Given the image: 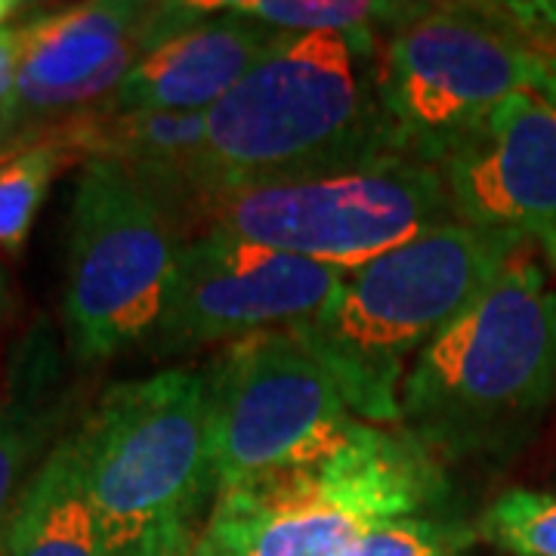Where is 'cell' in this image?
I'll return each instance as SVG.
<instances>
[{"mask_svg":"<svg viewBox=\"0 0 556 556\" xmlns=\"http://www.w3.org/2000/svg\"><path fill=\"white\" fill-rule=\"evenodd\" d=\"M383 38L288 35L281 40L204 115V207L236 189L325 177L402 155L380 109Z\"/></svg>","mask_w":556,"mask_h":556,"instance_id":"cell-1","label":"cell"},{"mask_svg":"<svg viewBox=\"0 0 556 556\" xmlns=\"http://www.w3.org/2000/svg\"><path fill=\"white\" fill-rule=\"evenodd\" d=\"M556 399V294L519 257L412 362L399 430L437 460H501L535 437Z\"/></svg>","mask_w":556,"mask_h":556,"instance_id":"cell-2","label":"cell"},{"mask_svg":"<svg viewBox=\"0 0 556 556\" xmlns=\"http://www.w3.org/2000/svg\"><path fill=\"white\" fill-rule=\"evenodd\" d=\"M526 251L510 236L452 219L346 273L338 298L291 331L338 380L350 415L399 427L412 362Z\"/></svg>","mask_w":556,"mask_h":556,"instance_id":"cell-3","label":"cell"},{"mask_svg":"<svg viewBox=\"0 0 556 556\" xmlns=\"http://www.w3.org/2000/svg\"><path fill=\"white\" fill-rule=\"evenodd\" d=\"M445 497L437 457L356 417L328 455L219 489L192 556H350L380 522L442 510Z\"/></svg>","mask_w":556,"mask_h":556,"instance_id":"cell-4","label":"cell"},{"mask_svg":"<svg viewBox=\"0 0 556 556\" xmlns=\"http://www.w3.org/2000/svg\"><path fill=\"white\" fill-rule=\"evenodd\" d=\"M554 60L507 3H424L380 43V109L399 152L442 164L497 105L547 97Z\"/></svg>","mask_w":556,"mask_h":556,"instance_id":"cell-5","label":"cell"},{"mask_svg":"<svg viewBox=\"0 0 556 556\" xmlns=\"http://www.w3.org/2000/svg\"><path fill=\"white\" fill-rule=\"evenodd\" d=\"M189 239L177 211L118 161L80 164L62 294L65 350L75 365H102L152 343Z\"/></svg>","mask_w":556,"mask_h":556,"instance_id":"cell-6","label":"cell"},{"mask_svg":"<svg viewBox=\"0 0 556 556\" xmlns=\"http://www.w3.org/2000/svg\"><path fill=\"white\" fill-rule=\"evenodd\" d=\"M75 439L115 556H137L161 526L195 519L214 492L204 368L109 387Z\"/></svg>","mask_w":556,"mask_h":556,"instance_id":"cell-7","label":"cell"},{"mask_svg":"<svg viewBox=\"0 0 556 556\" xmlns=\"http://www.w3.org/2000/svg\"><path fill=\"white\" fill-rule=\"evenodd\" d=\"M452 219L455 207L437 164L396 155L226 192L204 207L199 232L211 229L353 273Z\"/></svg>","mask_w":556,"mask_h":556,"instance_id":"cell-8","label":"cell"},{"mask_svg":"<svg viewBox=\"0 0 556 556\" xmlns=\"http://www.w3.org/2000/svg\"><path fill=\"white\" fill-rule=\"evenodd\" d=\"M204 375L214 495L328 455L356 420L338 380L291 328L229 343Z\"/></svg>","mask_w":556,"mask_h":556,"instance_id":"cell-9","label":"cell"},{"mask_svg":"<svg viewBox=\"0 0 556 556\" xmlns=\"http://www.w3.org/2000/svg\"><path fill=\"white\" fill-rule=\"evenodd\" d=\"M214 13V3L93 0L25 22L20 78L0 105V161L100 115L159 43Z\"/></svg>","mask_w":556,"mask_h":556,"instance_id":"cell-10","label":"cell"},{"mask_svg":"<svg viewBox=\"0 0 556 556\" xmlns=\"http://www.w3.org/2000/svg\"><path fill=\"white\" fill-rule=\"evenodd\" d=\"M343 278L334 266L201 229L179 251L149 350L177 356L291 328L338 298Z\"/></svg>","mask_w":556,"mask_h":556,"instance_id":"cell-11","label":"cell"},{"mask_svg":"<svg viewBox=\"0 0 556 556\" xmlns=\"http://www.w3.org/2000/svg\"><path fill=\"white\" fill-rule=\"evenodd\" d=\"M455 217L538 248L556 266V105L517 93L439 164Z\"/></svg>","mask_w":556,"mask_h":556,"instance_id":"cell-12","label":"cell"},{"mask_svg":"<svg viewBox=\"0 0 556 556\" xmlns=\"http://www.w3.org/2000/svg\"><path fill=\"white\" fill-rule=\"evenodd\" d=\"M285 38V31L214 3L207 20L142 56L102 112L207 115Z\"/></svg>","mask_w":556,"mask_h":556,"instance_id":"cell-13","label":"cell"},{"mask_svg":"<svg viewBox=\"0 0 556 556\" xmlns=\"http://www.w3.org/2000/svg\"><path fill=\"white\" fill-rule=\"evenodd\" d=\"M68 415L60 346L50 325L38 321L0 368V532L25 485L68 433Z\"/></svg>","mask_w":556,"mask_h":556,"instance_id":"cell-14","label":"cell"},{"mask_svg":"<svg viewBox=\"0 0 556 556\" xmlns=\"http://www.w3.org/2000/svg\"><path fill=\"white\" fill-rule=\"evenodd\" d=\"M0 556H115L75 430L40 464L0 532Z\"/></svg>","mask_w":556,"mask_h":556,"instance_id":"cell-15","label":"cell"},{"mask_svg":"<svg viewBox=\"0 0 556 556\" xmlns=\"http://www.w3.org/2000/svg\"><path fill=\"white\" fill-rule=\"evenodd\" d=\"M229 13L269 25L285 35H390L424 3L383 0H239Z\"/></svg>","mask_w":556,"mask_h":556,"instance_id":"cell-16","label":"cell"},{"mask_svg":"<svg viewBox=\"0 0 556 556\" xmlns=\"http://www.w3.org/2000/svg\"><path fill=\"white\" fill-rule=\"evenodd\" d=\"M75 161L60 142H38L0 161V254L22 251L47 189Z\"/></svg>","mask_w":556,"mask_h":556,"instance_id":"cell-17","label":"cell"},{"mask_svg":"<svg viewBox=\"0 0 556 556\" xmlns=\"http://www.w3.org/2000/svg\"><path fill=\"white\" fill-rule=\"evenodd\" d=\"M479 538L510 556H556V495L510 489L477 522Z\"/></svg>","mask_w":556,"mask_h":556,"instance_id":"cell-18","label":"cell"},{"mask_svg":"<svg viewBox=\"0 0 556 556\" xmlns=\"http://www.w3.org/2000/svg\"><path fill=\"white\" fill-rule=\"evenodd\" d=\"M479 541V529L445 510L380 522L358 541L350 556H464Z\"/></svg>","mask_w":556,"mask_h":556,"instance_id":"cell-19","label":"cell"},{"mask_svg":"<svg viewBox=\"0 0 556 556\" xmlns=\"http://www.w3.org/2000/svg\"><path fill=\"white\" fill-rule=\"evenodd\" d=\"M192 547H195V519H174L161 526L139 547L137 556H192Z\"/></svg>","mask_w":556,"mask_h":556,"instance_id":"cell-20","label":"cell"},{"mask_svg":"<svg viewBox=\"0 0 556 556\" xmlns=\"http://www.w3.org/2000/svg\"><path fill=\"white\" fill-rule=\"evenodd\" d=\"M22 50H25V25H3L0 28V105L13 97Z\"/></svg>","mask_w":556,"mask_h":556,"instance_id":"cell-21","label":"cell"},{"mask_svg":"<svg viewBox=\"0 0 556 556\" xmlns=\"http://www.w3.org/2000/svg\"><path fill=\"white\" fill-rule=\"evenodd\" d=\"M13 316H16V288H13L10 273L0 266V328Z\"/></svg>","mask_w":556,"mask_h":556,"instance_id":"cell-22","label":"cell"},{"mask_svg":"<svg viewBox=\"0 0 556 556\" xmlns=\"http://www.w3.org/2000/svg\"><path fill=\"white\" fill-rule=\"evenodd\" d=\"M22 10V3L16 0H0V28H3V22L10 20V16H16Z\"/></svg>","mask_w":556,"mask_h":556,"instance_id":"cell-23","label":"cell"},{"mask_svg":"<svg viewBox=\"0 0 556 556\" xmlns=\"http://www.w3.org/2000/svg\"><path fill=\"white\" fill-rule=\"evenodd\" d=\"M544 50H547V53H551V60H554V80H551V90H547V97H544V100L554 102V105H556V40H551V43H547Z\"/></svg>","mask_w":556,"mask_h":556,"instance_id":"cell-24","label":"cell"}]
</instances>
